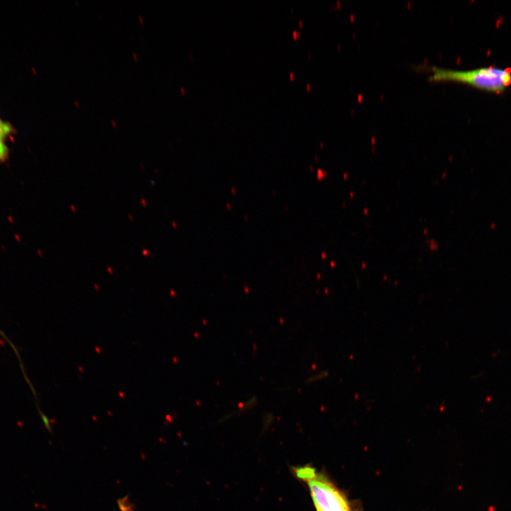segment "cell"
<instances>
[{"instance_id":"1","label":"cell","mask_w":511,"mask_h":511,"mask_svg":"<svg viewBox=\"0 0 511 511\" xmlns=\"http://www.w3.org/2000/svg\"><path fill=\"white\" fill-rule=\"evenodd\" d=\"M432 81H454L487 92L500 93L511 85L509 69L487 66L467 70H457L430 66Z\"/></svg>"},{"instance_id":"2","label":"cell","mask_w":511,"mask_h":511,"mask_svg":"<svg viewBox=\"0 0 511 511\" xmlns=\"http://www.w3.org/2000/svg\"><path fill=\"white\" fill-rule=\"evenodd\" d=\"M295 473L307 483L317 511H353L346 495L324 474L308 466L296 468Z\"/></svg>"},{"instance_id":"3","label":"cell","mask_w":511,"mask_h":511,"mask_svg":"<svg viewBox=\"0 0 511 511\" xmlns=\"http://www.w3.org/2000/svg\"><path fill=\"white\" fill-rule=\"evenodd\" d=\"M13 132L11 125L0 118V161H5L9 155L6 140Z\"/></svg>"},{"instance_id":"4","label":"cell","mask_w":511,"mask_h":511,"mask_svg":"<svg viewBox=\"0 0 511 511\" xmlns=\"http://www.w3.org/2000/svg\"><path fill=\"white\" fill-rule=\"evenodd\" d=\"M241 404L238 406V412H245L253 407L258 403V398L256 396L251 397L246 400L241 402Z\"/></svg>"},{"instance_id":"5","label":"cell","mask_w":511,"mask_h":511,"mask_svg":"<svg viewBox=\"0 0 511 511\" xmlns=\"http://www.w3.org/2000/svg\"><path fill=\"white\" fill-rule=\"evenodd\" d=\"M117 504L120 511H133L128 496L119 499Z\"/></svg>"},{"instance_id":"6","label":"cell","mask_w":511,"mask_h":511,"mask_svg":"<svg viewBox=\"0 0 511 511\" xmlns=\"http://www.w3.org/2000/svg\"><path fill=\"white\" fill-rule=\"evenodd\" d=\"M328 376V372L326 370L320 371L319 373H314L312 375L309 376L306 380L307 384H312L317 381H319L320 380L324 379Z\"/></svg>"},{"instance_id":"7","label":"cell","mask_w":511,"mask_h":511,"mask_svg":"<svg viewBox=\"0 0 511 511\" xmlns=\"http://www.w3.org/2000/svg\"><path fill=\"white\" fill-rule=\"evenodd\" d=\"M38 411H39V412H40V414L41 419H42V420H43V422L45 428L47 429V430H48V432H52V429H51V425H50V420L48 419V418L47 417V416H46L45 414H44L40 410H38Z\"/></svg>"}]
</instances>
